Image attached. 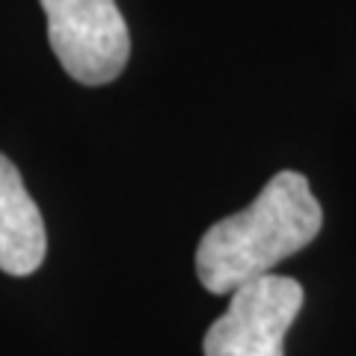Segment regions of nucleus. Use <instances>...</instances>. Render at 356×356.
Returning a JSON list of instances; mask_svg holds the SVG:
<instances>
[{"label": "nucleus", "mask_w": 356, "mask_h": 356, "mask_svg": "<svg viewBox=\"0 0 356 356\" xmlns=\"http://www.w3.org/2000/svg\"><path fill=\"white\" fill-rule=\"evenodd\" d=\"M48 42L65 74L83 86L110 83L125 72L131 36L116 0H39Z\"/></svg>", "instance_id": "obj_2"}, {"label": "nucleus", "mask_w": 356, "mask_h": 356, "mask_svg": "<svg viewBox=\"0 0 356 356\" xmlns=\"http://www.w3.org/2000/svg\"><path fill=\"white\" fill-rule=\"evenodd\" d=\"M303 309V285L264 273L232 291L226 315L205 332V356H285V332Z\"/></svg>", "instance_id": "obj_3"}, {"label": "nucleus", "mask_w": 356, "mask_h": 356, "mask_svg": "<svg viewBox=\"0 0 356 356\" xmlns=\"http://www.w3.org/2000/svg\"><path fill=\"white\" fill-rule=\"evenodd\" d=\"M48 250V235L18 166L0 154V270L30 276L39 270Z\"/></svg>", "instance_id": "obj_4"}, {"label": "nucleus", "mask_w": 356, "mask_h": 356, "mask_svg": "<svg viewBox=\"0 0 356 356\" xmlns=\"http://www.w3.org/2000/svg\"><path fill=\"white\" fill-rule=\"evenodd\" d=\"M324 226V211L303 172L282 170L255 202L214 222L196 247V276L211 294H232L306 250Z\"/></svg>", "instance_id": "obj_1"}]
</instances>
